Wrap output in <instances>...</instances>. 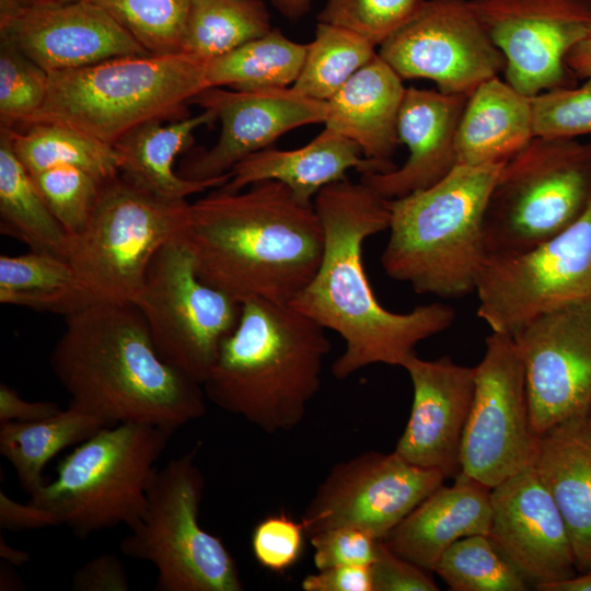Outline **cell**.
Returning <instances> with one entry per match:
<instances>
[{
    "label": "cell",
    "instance_id": "5b68a950",
    "mask_svg": "<svg viewBox=\"0 0 591 591\" xmlns=\"http://www.w3.org/2000/svg\"><path fill=\"white\" fill-rule=\"evenodd\" d=\"M505 163L457 164L436 184L389 199L390 235L381 265L420 294L462 298L476 290L488 257L484 218Z\"/></svg>",
    "mask_w": 591,
    "mask_h": 591
},
{
    "label": "cell",
    "instance_id": "4fadbf2b",
    "mask_svg": "<svg viewBox=\"0 0 591 591\" xmlns=\"http://www.w3.org/2000/svg\"><path fill=\"white\" fill-rule=\"evenodd\" d=\"M475 367L474 396L461 445V470L493 488L532 466L534 433L524 367L509 334L491 332Z\"/></svg>",
    "mask_w": 591,
    "mask_h": 591
},
{
    "label": "cell",
    "instance_id": "f5cc1de1",
    "mask_svg": "<svg viewBox=\"0 0 591 591\" xmlns=\"http://www.w3.org/2000/svg\"><path fill=\"white\" fill-rule=\"evenodd\" d=\"M0 556L5 563L13 566L27 563L31 557L27 552L10 546L2 536H0Z\"/></svg>",
    "mask_w": 591,
    "mask_h": 591
},
{
    "label": "cell",
    "instance_id": "d590c367",
    "mask_svg": "<svg viewBox=\"0 0 591 591\" xmlns=\"http://www.w3.org/2000/svg\"><path fill=\"white\" fill-rule=\"evenodd\" d=\"M434 571L453 591H524L525 579L497 551L487 535L453 543Z\"/></svg>",
    "mask_w": 591,
    "mask_h": 591
},
{
    "label": "cell",
    "instance_id": "d6a6232c",
    "mask_svg": "<svg viewBox=\"0 0 591 591\" xmlns=\"http://www.w3.org/2000/svg\"><path fill=\"white\" fill-rule=\"evenodd\" d=\"M5 129L15 154L32 175L53 167L74 166L105 183L120 174L114 146L69 126L34 123Z\"/></svg>",
    "mask_w": 591,
    "mask_h": 591
},
{
    "label": "cell",
    "instance_id": "8992f818",
    "mask_svg": "<svg viewBox=\"0 0 591 591\" xmlns=\"http://www.w3.org/2000/svg\"><path fill=\"white\" fill-rule=\"evenodd\" d=\"M206 67L183 53L144 54L53 72L45 103L26 125L61 124L114 146L144 124L187 117V104L209 89Z\"/></svg>",
    "mask_w": 591,
    "mask_h": 591
},
{
    "label": "cell",
    "instance_id": "60d3db41",
    "mask_svg": "<svg viewBox=\"0 0 591 591\" xmlns=\"http://www.w3.org/2000/svg\"><path fill=\"white\" fill-rule=\"evenodd\" d=\"M531 100L535 137L575 139L591 134V78L579 86L545 91Z\"/></svg>",
    "mask_w": 591,
    "mask_h": 591
},
{
    "label": "cell",
    "instance_id": "b9f144b4",
    "mask_svg": "<svg viewBox=\"0 0 591 591\" xmlns=\"http://www.w3.org/2000/svg\"><path fill=\"white\" fill-rule=\"evenodd\" d=\"M306 533L302 522L286 513L268 515L259 521L251 537L257 563L275 572L292 567L301 557Z\"/></svg>",
    "mask_w": 591,
    "mask_h": 591
},
{
    "label": "cell",
    "instance_id": "d6986e66",
    "mask_svg": "<svg viewBox=\"0 0 591 591\" xmlns=\"http://www.w3.org/2000/svg\"><path fill=\"white\" fill-rule=\"evenodd\" d=\"M490 502L487 536L528 583L538 590L576 575L568 529L533 465L493 487Z\"/></svg>",
    "mask_w": 591,
    "mask_h": 591
},
{
    "label": "cell",
    "instance_id": "816d5d0a",
    "mask_svg": "<svg viewBox=\"0 0 591 591\" xmlns=\"http://www.w3.org/2000/svg\"><path fill=\"white\" fill-rule=\"evenodd\" d=\"M283 16L296 19L304 15L314 0H269Z\"/></svg>",
    "mask_w": 591,
    "mask_h": 591
},
{
    "label": "cell",
    "instance_id": "484cf974",
    "mask_svg": "<svg viewBox=\"0 0 591 591\" xmlns=\"http://www.w3.org/2000/svg\"><path fill=\"white\" fill-rule=\"evenodd\" d=\"M405 92L403 79L376 54L326 101L325 127L358 144L366 158L392 162Z\"/></svg>",
    "mask_w": 591,
    "mask_h": 591
},
{
    "label": "cell",
    "instance_id": "7c38bea8",
    "mask_svg": "<svg viewBox=\"0 0 591 591\" xmlns=\"http://www.w3.org/2000/svg\"><path fill=\"white\" fill-rule=\"evenodd\" d=\"M475 292L477 316L491 332L509 335L543 314L591 300V202L541 244L488 256Z\"/></svg>",
    "mask_w": 591,
    "mask_h": 591
},
{
    "label": "cell",
    "instance_id": "f907efd6",
    "mask_svg": "<svg viewBox=\"0 0 591 591\" xmlns=\"http://www.w3.org/2000/svg\"><path fill=\"white\" fill-rule=\"evenodd\" d=\"M540 591H591V568L569 579L545 584Z\"/></svg>",
    "mask_w": 591,
    "mask_h": 591
},
{
    "label": "cell",
    "instance_id": "db71d44e",
    "mask_svg": "<svg viewBox=\"0 0 591 591\" xmlns=\"http://www.w3.org/2000/svg\"><path fill=\"white\" fill-rule=\"evenodd\" d=\"M26 2H33V3H57L62 2V0H23Z\"/></svg>",
    "mask_w": 591,
    "mask_h": 591
},
{
    "label": "cell",
    "instance_id": "8fae6325",
    "mask_svg": "<svg viewBox=\"0 0 591 591\" xmlns=\"http://www.w3.org/2000/svg\"><path fill=\"white\" fill-rule=\"evenodd\" d=\"M184 232L157 252L134 304L161 359L202 385L242 303L199 278Z\"/></svg>",
    "mask_w": 591,
    "mask_h": 591
},
{
    "label": "cell",
    "instance_id": "74e56055",
    "mask_svg": "<svg viewBox=\"0 0 591 591\" xmlns=\"http://www.w3.org/2000/svg\"><path fill=\"white\" fill-rule=\"evenodd\" d=\"M49 73L0 38L1 127L25 126L45 103Z\"/></svg>",
    "mask_w": 591,
    "mask_h": 591
},
{
    "label": "cell",
    "instance_id": "5bb4252c",
    "mask_svg": "<svg viewBox=\"0 0 591 591\" xmlns=\"http://www.w3.org/2000/svg\"><path fill=\"white\" fill-rule=\"evenodd\" d=\"M378 55L403 80L429 79L445 94L470 95L506 67L468 0H426Z\"/></svg>",
    "mask_w": 591,
    "mask_h": 591
},
{
    "label": "cell",
    "instance_id": "7402d4cb",
    "mask_svg": "<svg viewBox=\"0 0 591 591\" xmlns=\"http://www.w3.org/2000/svg\"><path fill=\"white\" fill-rule=\"evenodd\" d=\"M470 95L406 89L397 134L408 157L401 167L387 173L361 175V182L387 199L427 188L456 165L455 136Z\"/></svg>",
    "mask_w": 591,
    "mask_h": 591
},
{
    "label": "cell",
    "instance_id": "277c9868",
    "mask_svg": "<svg viewBox=\"0 0 591 591\" xmlns=\"http://www.w3.org/2000/svg\"><path fill=\"white\" fill-rule=\"evenodd\" d=\"M325 331L290 304L242 302L202 384L206 397L267 433L296 428L322 384Z\"/></svg>",
    "mask_w": 591,
    "mask_h": 591
},
{
    "label": "cell",
    "instance_id": "603a6c76",
    "mask_svg": "<svg viewBox=\"0 0 591 591\" xmlns=\"http://www.w3.org/2000/svg\"><path fill=\"white\" fill-rule=\"evenodd\" d=\"M396 167L393 162L366 158L358 144L325 127L301 148L269 147L248 155L231 170L229 179L219 188L235 193L257 182L277 181L286 185L298 201L313 205L320 190L346 178L351 169L362 175L387 173Z\"/></svg>",
    "mask_w": 591,
    "mask_h": 591
},
{
    "label": "cell",
    "instance_id": "ffe728a7",
    "mask_svg": "<svg viewBox=\"0 0 591 591\" xmlns=\"http://www.w3.org/2000/svg\"><path fill=\"white\" fill-rule=\"evenodd\" d=\"M193 103L213 112L221 125L217 142L183 165L179 174L194 181L228 175L243 159L271 147L283 134L326 118L325 101L304 96L291 86L255 91L209 88Z\"/></svg>",
    "mask_w": 591,
    "mask_h": 591
},
{
    "label": "cell",
    "instance_id": "cb8c5ba5",
    "mask_svg": "<svg viewBox=\"0 0 591 591\" xmlns=\"http://www.w3.org/2000/svg\"><path fill=\"white\" fill-rule=\"evenodd\" d=\"M490 522V488L461 472L454 484L441 485L382 541L401 557L434 571L453 543L471 535H487Z\"/></svg>",
    "mask_w": 591,
    "mask_h": 591
},
{
    "label": "cell",
    "instance_id": "44dd1931",
    "mask_svg": "<svg viewBox=\"0 0 591 591\" xmlns=\"http://www.w3.org/2000/svg\"><path fill=\"white\" fill-rule=\"evenodd\" d=\"M402 368L410 378L414 397L394 451L414 465L455 478L462 472L461 445L474 396L475 367L455 363L448 356L425 360L413 354Z\"/></svg>",
    "mask_w": 591,
    "mask_h": 591
},
{
    "label": "cell",
    "instance_id": "f6af8a7d",
    "mask_svg": "<svg viewBox=\"0 0 591 591\" xmlns=\"http://www.w3.org/2000/svg\"><path fill=\"white\" fill-rule=\"evenodd\" d=\"M73 591H129L130 583L121 561L114 554H101L72 575Z\"/></svg>",
    "mask_w": 591,
    "mask_h": 591
},
{
    "label": "cell",
    "instance_id": "836d02e7",
    "mask_svg": "<svg viewBox=\"0 0 591 591\" xmlns=\"http://www.w3.org/2000/svg\"><path fill=\"white\" fill-rule=\"evenodd\" d=\"M270 30L260 0H190L181 53L209 62Z\"/></svg>",
    "mask_w": 591,
    "mask_h": 591
},
{
    "label": "cell",
    "instance_id": "f1b7e54d",
    "mask_svg": "<svg viewBox=\"0 0 591 591\" xmlns=\"http://www.w3.org/2000/svg\"><path fill=\"white\" fill-rule=\"evenodd\" d=\"M0 302L66 317L96 300L66 258L31 250L0 256Z\"/></svg>",
    "mask_w": 591,
    "mask_h": 591
},
{
    "label": "cell",
    "instance_id": "4dcf8cb0",
    "mask_svg": "<svg viewBox=\"0 0 591 591\" xmlns=\"http://www.w3.org/2000/svg\"><path fill=\"white\" fill-rule=\"evenodd\" d=\"M0 219L3 235L25 243L33 251L65 256L68 233L15 154L5 128L0 129Z\"/></svg>",
    "mask_w": 591,
    "mask_h": 591
},
{
    "label": "cell",
    "instance_id": "2e32d148",
    "mask_svg": "<svg viewBox=\"0 0 591 591\" xmlns=\"http://www.w3.org/2000/svg\"><path fill=\"white\" fill-rule=\"evenodd\" d=\"M502 53L506 82L528 96L575 86L566 57L591 30V0H468Z\"/></svg>",
    "mask_w": 591,
    "mask_h": 591
},
{
    "label": "cell",
    "instance_id": "ba28073f",
    "mask_svg": "<svg viewBox=\"0 0 591 591\" xmlns=\"http://www.w3.org/2000/svg\"><path fill=\"white\" fill-rule=\"evenodd\" d=\"M196 457L194 448L157 467L146 510L120 541V551L155 567L158 591H242L235 559L199 523L205 478Z\"/></svg>",
    "mask_w": 591,
    "mask_h": 591
},
{
    "label": "cell",
    "instance_id": "30bf717a",
    "mask_svg": "<svg viewBox=\"0 0 591 591\" xmlns=\"http://www.w3.org/2000/svg\"><path fill=\"white\" fill-rule=\"evenodd\" d=\"M190 204L158 198L120 174L105 182L65 258L96 301L135 303L157 252L182 234Z\"/></svg>",
    "mask_w": 591,
    "mask_h": 591
},
{
    "label": "cell",
    "instance_id": "ab89813d",
    "mask_svg": "<svg viewBox=\"0 0 591 591\" xmlns=\"http://www.w3.org/2000/svg\"><path fill=\"white\" fill-rule=\"evenodd\" d=\"M48 208L68 235L88 222L104 184L74 166L53 167L33 175Z\"/></svg>",
    "mask_w": 591,
    "mask_h": 591
},
{
    "label": "cell",
    "instance_id": "d4e9b609",
    "mask_svg": "<svg viewBox=\"0 0 591 591\" xmlns=\"http://www.w3.org/2000/svg\"><path fill=\"white\" fill-rule=\"evenodd\" d=\"M533 466L568 529L579 572L591 568V414L538 437Z\"/></svg>",
    "mask_w": 591,
    "mask_h": 591
},
{
    "label": "cell",
    "instance_id": "7bdbcfd3",
    "mask_svg": "<svg viewBox=\"0 0 591 591\" xmlns=\"http://www.w3.org/2000/svg\"><path fill=\"white\" fill-rule=\"evenodd\" d=\"M314 548V565L317 570L333 566H371L378 553L379 538L352 528L337 526L309 536Z\"/></svg>",
    "mask_w": 591,
    "mask_h": 591
},
{
    "label": "cell",
    "instance_id": "f35d334b",
    "mask_svg": "<svg viewBox=\"0 0 591 591\" xmlns=\"http://www.w3.org/2000/svg\"><path fill=\"white\" fill-rule=\"evenodd\" d=\"M426 0H326L318 22L349 30L375 46L407 23Z\"/></svg>",
    "mask_w": 591,
    "mask_h": 591
},
{
    "label": "cell",
    "instance_id": "52a82bcc",
    "mask_svg": "<svg viewBox=\"0 0 591 591\" xmlns=\"http://www.w3.org/2000/svg\"><path fill=\"white\" fill-rule=\"evenodd\" d=\"M173 431L142 422L99 430L63 456L56 478L30 496L59 525L85 538L134 525L147 507V491Z\"/></svg>",
    "mask_w": 591,
    "mask_h": 591
},
{
    "label": "cell",
    "instance_id": "4316f807",
    "mask_svg": "<svg viewBox=\"0 0 591 591\" xmlns=\"http://www.w3.org/2000/svg\"><path fill=\"white\" fill-rule=\"evenodd\" d=\"M216 119L213 112L204 109L195 116L152 121L136 128L114 144L120 175L140 189L169 201H184L194 194L220 187L230 174L194 181L174 170L177 155L193 143L195 131Z\"/></svg>",
    "mask_w": 591,
    "mask_h": 591
},
{
    "label": "cell",
    "instance_id": "ee69618b",
    "mask_svg": "<svg viewBox=\"0 0 591 591\" xmlns=\"http://www.w3.org/2000/svg\"><path fill=\"white\" fill-rule=\"evenodd\" d=\"M429 572L395 554L380 540L371 565L372 591H437Z\"/></svg>",
    "mask_w": 591,
    "mask_h": 591
},
{
    "label": "cell",
    "instance_id": "6da1fadb",
    "mask_svg": "<svg viewBox=\"0 0 591 591\" xmlns=\"http://www.w3.org/2000/svg\"><path fill=\"white\" fill-rule=\"evenodd\" d=\"M313 204L324 229L323 256L290 305L343 338L345 349L332 367L336 379H347L371 364L402 367L420 341L453 324L455 311L433 302L395 313L376 300L362 246L368 237L389 229L387 198L346 177L320 190Z\"/></svg>",
    "mask_w": 591,
    "mask_h": 591
},
{
    "label": "cell",
    "instance_id": "e575fe53",
    "mask_svg": "<svg viewBox=\"0 0 591 591\" xmlns=\"http://www.w3.org/2000/svg\"><path fill=\"white\" fill-rule=\"evenodd\" d=\"M375 47L349 30L318 22L301 72L291 88L326 102L378 54Z\"/></svg>",
    "mask_w": 591,
    "mask_h": 591
},
{
    "label": "cell",
    "instance_id": "bcb514c9",
    "mask_svg": "<svg viewBox=\"0 0 591 591\" xmlns=\"http://www.w3.org/2000/svg\"><path fill=\"white\" fill-rule=\"evenodd\" d=\"M304 591H372L371 566H333L308 575L301 582Z\"/></svg>",
    "mask_w": 591,
    "mask_h": 591
},
{
    "label": "cell",
    "instance_id": "ac0fdd59",
    "mask_svg": "<svg viewBox=\"0 0 591 591\" xmlns=\"http://www.w3.org/2000/svg\"><path fill=\"white\" fill-rule=\"evenodd\" d=\"M0 38L48 73L150 54L109 14L85 1L0 0Z\"/></svg>",
    "mask_w": 591,
    "mask_h": 591
},
{
    "label": "cell",
    "instance_id": "c3c4849f",
    "mask_svg": "<svg viewBox=\"0 0 591 591\" xmlns=\"http://www.w3.org/2000/svg\"><path fill=\"white\" fill-rule=\"evenodd\" d=\"M0 526L10 531L59 526L49 511L32 503H20L0 491Z\"/></svg>",
    "mask_w": 591,
    "mask_h": 591
},
{
    "label": "cell",
    "instance_id": "7a4b0ae2",
    "mask_svg": "<svg viewBox=\"0 0 591 591\" xmlns=\"http://www.w3.org/2000/svg\"><path fill=\"white\" fill-rule=\"evenodd\" d=\"M184 235L199 278L241 303L290 304L315 275L325 241L314 204L277 181L218 187L190 204Z\"/></svg>",
    "mask_w": 591,
    "mask_h": 591
},
{
    "label": "cell",
    "instance_id": "e0dca14e",
    "mask_svg": "<svg viewBox=\"0 0 591 591\" xmlns=\"http://www.w3.org/2000/svg\"><path fill=\"white\" fill-rule=\"evenodd\" d=\"M511 336L524 367L537 437L591 414V300L543 314Z\"/></svg>",
    "mask_w": 591,
    "mask_h": 591
},
{
    "label": "cell",
    "instance_id": "7dc6e473",
    "mask_svg": "<svg viewBox=\"0 0 591 591\" xmlns=\"http://www.w3.org/2000/svg\"><path fill=\"white\" fill-rule=\"evenodd\" d=\"M62 408L49 401H25L5 383L0 384V424L34 422L51 417Z\"/></svg>",
    "mask_w": 591,
    "mask_h": 591
},
{
    "label": "cell",
    "instance_id": "9a60e30c",
    "mask_svg": "<svg viewBox=\"0 0 591 591\" xmlns=\"http://www.w3.org/2000/svg\"><path fill=\"white\" fill-rule=\"evenodd\" d=\"M444 479L441 472L414 465L395 451L362 453L333 466L301 522L308 537L352 526L383 540Z\"/></svg>",
    "mask_w": 591,
    "mask_h": 591
},
{
    "label": "cell",
    "instance_id": "3957f363",
    "mask_svg": "<svg viewBox=\"0 0 591 591\" xmlns=\"http://www.w3.org/2000/svg\"><path fill=\"white\" fill-rule=\"evenodd\" d=\"M49 364L69 405L108 426L142 422L174 432L206 413L202 385L161 359L134 303L96 301L66 316Z\"/></svg>",
    "mask_w": 591,
    "mask_h": 591
},
{
    "label": "cell",
    "instance_id": "83f0119b",
    "mask_svg": "<svg viewBox=\"0 0 591 591\" xmlns=\"http://www.w3.org/2000/svg\"><path fill=\"white\" fill-rule=\"evenodd\" d=\"M531 97L498 76L480 83L470 94L459 123L457 164H500L521 152L535 137Z\"/></svg>",
    "mask_w": 591,
    "mask_h": 591
},
{
    "label": "cell",
    "instance_id": "1f68e13d",
    "mask_svg": "<svg viewBox=\"0 0 591 591\" xmlns=\"http://www.w3.org/2000/svg\"><path fill=\"white\" fill-rule=\"evenodd\" d=\"M308 50L271 28L231 53L218 57L206 67L209 88L239 91L290 88L297 81Z\"/></svg>",
    "mask_w": 591,
    "mask_h": 591
},
{
    "label": "cell",
    "instance_id": "681fc988",
    "mask_svg": "<svg viewBox=\"0 0 591 591\" xmlns=\"http://www.w3.org/2000/svg\"><path fill=\"white\" fill-rule=\"evenodd\" d=\"M565 61L577 79L591 78V30L571 48Z\"/></svg>",
    "mask_w": 591,
    "mask_h": 591
},
{
    "label": "cell",
    "instance_id": "f546056e",
    "mask_svg": "<svg viewBox=\"0 0 591 591\" xmlns=\"http://www.w3.org/2000/svg\"><path fill=\"white\" fill-rule=\"evenodd\" d=\"M107 426L95 415L69 405L38 421L0 424V454L14 467L22 489L32 496L47 483L43 472L51 459Z\"/></svg>",
    "mask_w": 591,
    "mask_h": 591
},
{
    "label": "cell",
    "instance_id": "8d00e7d4",
    "mask_svg": "<svg viewBox=\"0 0 591 591\" xmlns=\"http://www.w3.org/2000/svg\"><path fill=\"white\" fill-rule=\"evenodd\" d=\"M67 1L101 8L150 54L181 53L190 0H62Z\"/></svg>",
    "mask_w": 591,
    "mask_h": 591
},
{
    "label": "cell",
    "instance_id": "9c48e42d",
    "mask_svg": "<svg viewBox=\"0 0 591 591\" xmlns=\"http://www.w3.org/2000/svg\"><path fill=\"white\" fill-rule=\"evenodd\" d=\"M591 202V142L534 137L507 161L484 218L488 256L525 252L570 227Z\"/></svg>",
    "mask_w": 591,
    "mask_h": 591
}]
</instances>
